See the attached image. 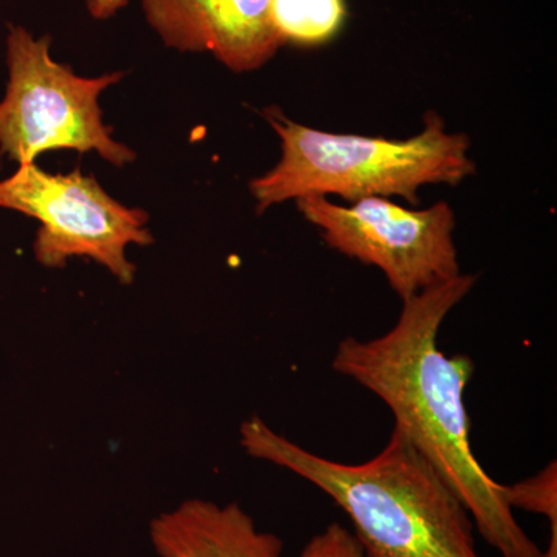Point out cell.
I'll return each instance as SVG.
<instances>
[{"label": "cell", "mask_w": 557, "mask_h": 557, "mask_svg": "<svg viewBox=\"0 0 557 557\" xmlns=\"http://www.w3.org/2000/svg\"><path fill=\"white\" fill-rule=\"evenodd\" d=\"M478 284L475 274L423 289L403 300L394 327L379 338L341 341L332 368L376 395L395 426L456 493L486 544L502 557H544L528 536L496 482L479 463L469 440L465 391L474 375L468 355L448 357L438 346L440 329Z\"/></svg>", "instance_id": "obj_1"}, {"label": "cell", "mask_w": 557, "mask_h": 557, "mask_svg": "<svg viewBox=\"0 0 557 557\" xmlns=\"http://www.w3.org/2000/svg\"><path fill=\"white\" fill-rule=\"evenodd\" d=\"M240 445L327 494L350 519L366 557H480L467 507L397 428L358 465L310 453L259 417L242 423Z\"/></svg>", "instance_id": "obj_2"}, {"label": "cell", "mask_w": 557, "mask_h": 557, "mask_svg": "<svg viewBox=\"0 0 557 557\" xmlns=\"http://www.w3.org/2000/svg\"><path fill=\"white\" fill-rule=\"evenodd\" d=\"M265 119L281 139L282 156L249 183L258 212L304 197H341L348 203L399 197L417 205L424 186H457L475 174L469 138L446 129L434 112L406 139L313 129L277 109L267 110Z\"/></svg>", "instance_id": "obj_3"}, {"label": "cell", "mask_w": 557, "mask_h": 557, "mask_svg": "<svg viewBox=\"0 0 557 557\" xmlns=\"http://www.w3.org/2000/svg\"><path fill=\"white\" fill-rule=\"evenodd\" d=\"M50 44V36L35 38L24 27H11L10 83L0 102V150L20 166L60 149L98 152L115 166L132 163L135 153L112 138L98 104L102 91L120 83L124 73L83 78L51 58Z\"/></svg>", "instance_id": "obj_4"}, {"label": "cell", "mask_w": 557, "mask_h": 557, "mask_svg": "<svg viewBox=\"0 0 557 557\" xmlns=\"http://www.w3.org/2000/svg\"><path fill=\"white\" fill-rule=\"evenodd\" d=\"M296 205L330 248L376 267L401 300L461 273L454 240L456 214L446 201L408 209L380 197L350 205L304 197Z\"/></svg>", "instance_id": "obj_5"}, {"label": "cell", "mask_w": 557, "mask_h": 557, "mask_svg": "<svg viewBox=\"0 0 557 557\" xmlns=\"http://www.w3.org/2000/svg\"><path fill=\"white\" fill-rule=\"evenodd\" d=\"M0 208L38 220L35 255L49 269H62L76 256L89 258L129 285L135 265L127 259V247L153 244L146 228L148 214L112 199L95 177L79 170L49 174L35 163L22 164L0 182Z\"/></svg>", "instance_id": "obj_6"}, {"label": "cell", "mask_w": 557, "mask_h": 557, "mask_svg": "<svg viewBox=\"0 0 557 557\" xmlns=\"http://www.w3.org/2000/svg\"><path fill=\"white\" fill-rule=\"evenodd\" d=\"M143 10L168 47L211 53L236 73L263 67L284 47L271 0H143Z\"/></svg>", "instance_id": "obj_7"}, {"label": "cell", "mask_w": 557, "mask_h": 557, "mask_svg": "<svg viewBox=\"0 0 557 557\" xmlns=\"http://www.w3.org/2000/svg\"><path fill=\"white\" fill-rule=\"evenodd\" d=\"M149 534L160 557H284L281 537L258 530L237 504L190 498L153 519Z\"/></svg>", "instance_id": "obj_8"}, {"label": "cell", "mask_w": 557, "mask_h": 557, "mask_svg": "<svg viewBox=\"0 0 557 557\" xmlns=\"http://www.w3.org/2000/svg\"><path fill=\"white\" fill-rule=\"evenodd\" d=\"M346 20L344 0H271V22L284 46H324Z\"/></svg>", "instance_id": "obj_9"}, {"label": "cell", "mask_w": 557, "mask_h": 557, "mask_svg": "<svg viewBox=\"0 0 557 557\" xmlns=\"http://www.w3.org/2000/svg\"><path fill=\"white\" fill-rule=\"evenodd\" d=\"M505 497L511 509L536 512L547 518L548 523H557V463L549 461L533 478L515 485H505Z\"/></svg>", "instance_id": "obj_10"}, {"label": "cell", "mask_w": 557, "mask_h": 557, "mask_svg": "<svg viewBox=\"0 0 557 557\" xmlns=\"http://www.w3.org/2000/svg\"><path fill=\"white\" fill-rule=\"evenodd\" d=\"M299 557H366L351 531L338 522L330 523L322 533L310 539Z\"/></svg>", "instance_id": "obj_11"}, {"label": "cell", "mask_w": 557, "mask_h": 557, "mask_svg": "<svg viewBox=\"0 0 557 557\" xmlns=\"http://www.w3.org/2000/svg\"><path fill=\"white\" fill-rule=\"evenodd\" d=\"M87 10L95 20H109L127 5V0H86Z\"/></svg>", "instance_id": "obj_12"}]
</instances>
